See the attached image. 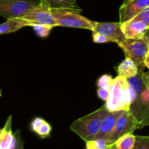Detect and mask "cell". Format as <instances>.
Returning a JSON list of instances; mask_svg holds the SVG:
<instances>
[{
    "label": "cell",
    "instance_id": "44dd1931",
    "mask_svg": "<svg viewBox=\"0 0 149 149\" xmlns=\"http://www.w3.org/2000/svg\"><path fill=\"white\" fill-rule=\"evenodd\" d=\"M31 27L37 36H39L40 37H42V38H45L49 35L53 28H54L55 26L51 25L42 24V25H34Z\"/></svg>",
    "mask_w": 149,
    "mask_h": 149
},
{
    "label": "cell",
    "instance_id": "5b68a950",
    "mask_svg": "<svg viewBox=\"0 0 149 149\" xmlns=\"http://www.w3.org/2000/svg\"><path fill=\"white\" fill-rule=\"evenodd\" d=\"M40 5V0H0V15L5 18H19Z\"/></svg>",
    "mask_w": 149,
    "mask_h": 149
},
{
    "label": "cell",
    "instance_id": "5bb4252c",
    "mask_svg": "<svg viewBox=\"0 0 149 149\" xmlns=\"http://www.w3.org/2000/svg\"><path fill=\"white\" fill-rule=\"evenodd\" d=\"M14 133L12 131V116H9L2 129H0V149H11L13 146Z\"/></svg>",
    "mask_w": 149,
    "mask_h": 149
},
{
    "label": "cell",
    "instance_id": "ffe728a7",
    "mask_svg": "<svg viewBox=\"0 0 149 149\" xmlns=\"http://www.w3.org/2000/svg\"><path fill=\"white\" fill-rule=\"evenodd\" d=\"M85 149H106L113 143L104 138L92 139L86 141Z\"/></svg>",
    "mask_w": 149,
    "mask_h": 149
},
{
    "label": "cell",
    "instance_id": "7402d4cb",
    "mask_svg": "<svg viewBox=\"0 0 149 149\" xmlns=\"http://www.w3.org/2000/svg\"><path fill=\"white\" fill-rule=\"evenodd\" d=\"M113 78L109 74H103L98 79L97 82V85L98 88H103V89L110 90Z\"/></svg>",
    "mask_w": 149,
    "mask_h": 149
},
{
    "label": "cell",
    "instance_id": "3957f363",
    "mask_svg": "<svg viewBox=\"0 0 149 149\" xmlns=\"http://www.w3.org/2000/svg\"><path fill=\"white\" fill-rule=\"evenodd\" d=\"M57 26L84 29L93 31L97 21L81 15V13L70 10H51Z\"/></svg>",
    "mask_w": 149,
    "mask_h": 149
},
{
    "label": "cell",
    "instance_id": "52a82bcc",
    "mask_svg": "<svg viewBox=\"0 0 149 149\" xmlns=\"http://www.w3.org/2000/svg\"><path fill=\"white\" fill-rule=\"evenodd\" d=\"M16 18L25 26L31 27L34 25L42 24L57 26L51 10L40 5L29 10L23 16Z\"/></svg>",
    "mask_w": 149,
    "mask_h": 149
},
{
    "label": "cell",
    "instance_id": "d4e9b609",
    "mask_svg": "<svg viewBox=\"0 0 149 149\" xmlns=\"http://www.w3.org/2000/svg\"><path fill=\"white\" fill-rule=\"evenodd\" d=\"M132 19L142 21L149 28V6L139 13Z\"/></svg>",
    "mask_w": 149,
    "mask_h": 149
},
{
    "label": "cell",
    "instance_id": "6da1fadb",
    "mask_svg": "<svg viewBox=\"0 0 149 149\" xmlns=\"http://www.w3.org/2000/svg\"><path fill=\"white\" fill-rule=\"evenodd\" d=\"M108 110L105 104L91 113L75 120L70 126V130L84 141L94 138L100 128V125Z\"/></svg>",
    "mask_w": 149,
    "mask_h": 149
},
{
    "label": "cell",
    "instance_id": "ac0fdd59",
    "mask_svg": "<svg viewBox=\"0 0 149 149\" xmlns=\"http://www.w3.org/2000/svg\"><path fill=\"white\" fill-rule=\"evenodd\" d=\"M24 27H25V26L21 24L16 18L8 19L5 22L0 24V34L15 32Z\"/></svg>",
    "mask_w": 149,
    "mask_h": 149
},
{
    "label": "cell",
    "instance_id": "2e32d148",
    "mask_svg": "<svg viewBox=\"0 0 149 149\" xmlns=\"http://www.w3.org/2000/svg\"><path fill=\"white\" fill-rule=\"evenodd\" d=\"M143 72H144V70H139L137 75L127 79L129 84V88H130L131 102L141 93L143 88L146 87V84L143 78Z\"/></svg>",
    "mask_w": 149,
    "mask_h": 149
},
{
    "label": "cell",
    "instance_id": "8992f818",
    "mask_svg": "<svg viewBox=\"0 0 149 149\" xmlns=\"http://www.w3.org/2000/svg\"><path fill=\"white\" fill-rule=\"evenodd\" d=\"M135 118L139 129L149 125V86H146L130 104L129 111Z\"/></svg>",
    "mask_w": 149,
    "mask_h": 149
},
{
    "label": "cell",
    "instance_id": "4316f807",
    "mask_svg": "<svg viewBox=\"0 0 149 149\" xmlns=\"http://www.w3.org/2000/svg\"><path fill=\"white\" fill-rule=\"evenodd\" d=\"M97 92V96L99 97V98H100L102 100H103V101H105V102L107 101L109 97L108 90L98 88Z\"/></svg>",
    "mask_w": 149,
    "mask_h": 149
},
{
    "label": "cell",
    "instance_id": "ba28073f",
    "mask_svg": "<svg viewBox=\"0 0 149 149\" xmlns=\"http://www.w3.org/2000/svg\"><path fill=\"white\" fill-rule=\"evenodd\" d=\"M138 124L130 112L123 111L118 116L111 132L104 137L111 143H114L118 138L125 134L133 133L138 130Z\"/></svg>",
    "mask_w": 149,
    "mask_h": 149
},
{
    "label": "cell",
    "instance_id": "30bf717a",
    "mask_svg": "<svg viewBox=\"0 0 149 149\" xmlns=\"http://www.w3.org/2000/svg\"><path fill=\"white\" fill-rule=\"evenodd\" d=\"M149 6V0H132L119 8V22L124 23L134 18L139 13Z\"/></svg>",
    "mask_w": 149,
    "mask_h": 149
},
{
    "label": "cell",
    "instance_id": "7a4b0ae2",
    "mask_svg": "<svg viewBox=\"0 0 149 149\" xmlns=\"http://www.w3.org/2000/svg\"><path fill=\"white\" fill-rule=\"evenodd\" d=\"M109 112L129 111L131 104V96L127 80L121 76L113 78L109 90V97L105 102Z\"/></svg>",
    "mask_w": 149,
    "mask_h": 149
},
{
    "label": "cell",
    "instance_id": "cb8c5ba5",
    "mask_svg": "<svg viewBox=\"0 0 149 149\" xmlns=\"http://www.w3.org/2000/svg\"><path fill=\"white\" fill-rule=\"evenodd\" d=\"M11 149H24V142L20 130H18L14 133L13 146Z\"/></svg>",
    "mask_w": 149,
    "mask_h": 149
},
{
    "label": "cell",
    "instance_id": "9c48e42d",
    "mask_svg": "<svg viewBox=\"0 0 149 149\" xmlns=\"http://www.w3.org/2000/svg\"><path fill=\"white\" fill-rule=\"evenodd\" d=\"M92 32L100 33L109 38L110 42H116L118 46L122 45L126 38L121 31L120 22H97Z\"/></svg>",
    "mask_w": 149,
    "mask_h": 149
},
{
    "label": "cell",
    "instance_id": "f546056e",
    "mask_svg": "<svg viewBox=\"0 0 149 149\" xmlns=\"http://www.w3.org/2000/svg\"><path fill=\"white\" fill-rule=\"evenodd\" d=\"M144 37L145 39L146 40V41H147V42L149 43V28L148 29L147 31L146 32V34H145L144 37Z\"/></svg>",
    "mask_w": 149,
    "mask_h": 149
},
{
    "label": "cell",
    "instance_id": "e0dca14e",
    "mask_svg": "<svg viewBox=\"0 0 149 149\" xmlns=\"http://www.w3.org/2000/svg\"><path fill=\"white\" fill-rule=\"evenodd\" d=\"M31 130L40 138L45 139L50 136L52 131V127L46 121L37 117L31 121Z\"/></svg>",
    "mask_w": 149,
    "mask_h": 149
},
{
    "label": "cell",
    "instance_id": "d6986e66",
    "mask_svg": "<svg viewBox=\"0 0 149 149\" xmlns=\"http://www.w3.org/2000/svg\"><path fill=\"white\" fill-rule=\"evenodd\" d=\"M135 135L133 133L125 134L114 143L116 149H132L135 143Z\"/></svg>",
    "mask_w": 149,
    "mask_h": 149
},
{
    "label": "cell",
    "instance_id": "4dcf8cb0",
    "mask_svg": "<svg viewBox=\"0 0 149 149\" xmlns=\"http://www.w3.org/2000/svg\"><path fill=\"white\" fill-rule=\"evenodd\" d=\"M106 149H116V148L114 146V143H113V144H111L110 146H109Z\"/></svg>",
    "mask_w": 149,
    "mask_h": 149
},
{
    "label": "cell",
    "instance_id": "9a60e30c",
    "mask_svg": "<svg viewBox=\"0 0 149 149\" xmlns=\"http://www.w3.org/2000/svg\"><path fill=\"white\" fill-rule=\"evenodd\" d=\"M117 73L118 76L128 79V78L137 75L139 72V69L135 63L129 57H126L117 67Z\"/></svg>",
    "mask_w": 149,
    "mask_h": 149
},
{
    "label": "cell",
    "instance_id": "d6a6232c",
    "mask_svg": "<svg viewBox=\"0 0 149 149\" xmlns=\"http://www.w3.org/2000/svg\"><path fill=\"white\" fill-rule=\"evenodd\" d=\"M2 96V91H1V90H0V97Z\"/></svg>",
    "mask_w": 149,
    "mask_h": 149
},
{
    "label": "cell",
    "instance_id": "7c38bea8",
    "mask_svg": "<svg viewBox=\"0 0 149 149\" xmlns=\"http://www.w3.org/2000/svg\"><path fill=\"white\" fill-rule=\"evenodd\" d=\"M122 112L123 111L108 112L102 121L100 130L93 139L104 138L107 137L113 130L118 116L121 115Z\"/></svg>",
    "mask_w": 149,
    "mask_h": 149
},
{
    "label": "cell",
    "instance_id": "83f0119b",
    "mask_svg": "<svg viewBox=\"0 0 149 149\" xmlns=\"http://www.w3.org/2000/svg\"><path fill=\"white\" fill-rule=\"evenodd\" d=\"M143 81H144L146 86H149V71L146 72H143Z\"/></svg>",
    "mask_w": 149,
    "mask_h": 149
},
{
    "label": "cell",
    "instance_id": "277c9868",
    "mask_svg": "<svg viewBox=\"0 0 149 149\" xmlns=\"http://www.w3.org/2000/svg\"><path fill=\"white\" fill-rule=\"evenodd\" d=\"M126 57H129L137 66L139 70H144V60L149 49V43L144 37L140 39H126L124 43L120 45Z\"/></svg>",
    "mask_w": 149,
    "mask_h": 149
},
{
    "label": "cell",
    "instance_id": "4fadbf2b",
    "mask_svg": "<svg viewBox=\"0 0 149 149\" xmlns=\"http://www.w3.org/2000/svg\"><path fill=\"white\" fill-rule=\"evenodd\" d=\"M40 5L50 10H70L81 13L76 0H40Z\"/></svg>",
    "mask_w": 149,
    "mask_h": 149
},
{
    "label": "cell",
    "instance_id": "484cf974",
    "mask_svg": "<svg viewBox=\"0 0 149 149\" xmlns=\"http://www.w3.org/2000/svg\"><path fill=\"white\" fill-rule=\"evenodd\" d=\"M92 38L93 41L96 43H106V42H110V40L109 38H107L104 34H102L100 33L92 32Z\"/></svg>",
    "mask_w": 149,
    "mask_h": 149
},
{
    "label": "cell",
    "instance_id": "8fae6325",
    "mask_svg": "<svg viewBox=\"0 0 149 149\" xmlns=\"http://www.w3.org/2000/svg\"><path fill=\"white\" fill-rule=\"evenodd\" d=\"M121 28L126 39H140L144 37L148 27L140 21L131 19L121 23Z\"/></svg>",
    "mask_w": 149,
    "mask_h": 149
},
{
    "label": "cell",
    "instance_id": "603a6c76",
    "mask_svg": "<svg viewBox=\"0 0 149 149\" xmlns=\"http://www.w3.org/2000/svg\"><path fill=\"white\" fill-rule=\"evenodd\" d=\"M135 138L132 149H149V136L135 135Z\"/></svg>",
    "mask_w": 149,
    "mask_h": 149
},
{
    "label": "cell",
    "instance_id": "f1b7e54d",
    "mask_svg": "<svg viewBox=\"0 0 149 149\" xmlns=\"http://www.w3.org/2000/svg\"><path fill=\"white\" fill-rule=\"evenodd\" d=\"M144 64H145V67H147V68L149 70V49L148 51L147 54H146V58H145Z\"/></svg>",
    "mask_w": 149,
    "mask_h": 149
},
{
    "label": "cell",
    "instance_id": "1f68e13d",
    "mask_svg": "<svg viewBox=\"0 0 149 149\" xmlns=\"http://www.w3.org/2000/svg\"><path fill=\"white\" fill-rule=\"evenodd\" d=\"M130 1H132V0H123V2H122V4H121V5H125V4L130 2Z\"/></svg>",
    "mask_w": 149,
    "mask_h": 149
}]
</instances>
